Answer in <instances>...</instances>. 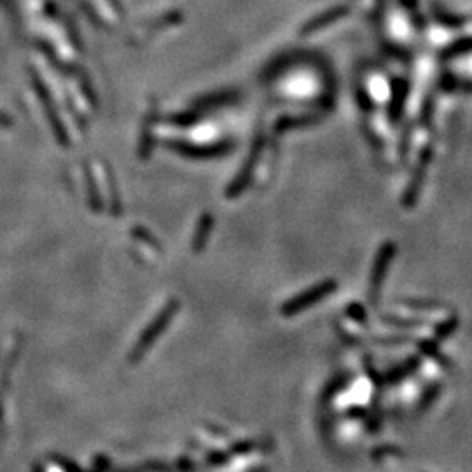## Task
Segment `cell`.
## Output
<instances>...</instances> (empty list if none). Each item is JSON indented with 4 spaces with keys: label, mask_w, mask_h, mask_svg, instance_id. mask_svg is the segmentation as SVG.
Returning a JSON list of instances; mask_svg holds the SVG:
<instances>
[{
    "label": "cell",
    "mask_w": 472,
    "mask_h": 472,
    "mask_svg": "<svg viewBox=\"0 0 472 472\" xmlns=\"http://www.w3.org/2000/svg\"><path fill=\"white\" fill-rule=\"evenodd\" d=\"M178 308H181L178 299H170L168 303H166V306L163 308L158 315H156V318L151 322V326L144 331V334L140 336V340L136 341L135 348H133L132 353H129V363L135 364L142 359L144 353L151 348L152 343H154V341L161 336L163 331H165L166 327H168V323L172 322L173 315L177 313Z\"/></svg>",
    "instance_id": "obj_1"
},
{
    "label": "cell",
    "mask_w": 472,
    "mask_h": 472,
    "mask_svg": "<svg viewBox=\"0 0 472 472\" xmlns=\"http://www.w3.org/2000/svg\"><path fill=\"white\" fill-rule=\"evenodd\" d=\"M333 289H334V281H326V284H322V285H318V287L311 289V291L306 292V294H301V296H298V298L292 299L289 304H285L284 313L291 315V313H296V311H299V310H304V308L310 306L313 301L322 299L323 296L329 294Z\"/></svg>",
    "instance_id": "obj_2"
},
{
    "label": "cell",
    "mask_w": 472,
    "mask_h": 472,
    "mask_svg": "<svg viewBox=\"0 0 472 472\" xmlns=\"http://www.w3.org/2000/svg\"><path fill=\"white\" fill-rule=\"evenodd\" d=\"M346 14H348V7H345V6L334 7V9L326 11L323 14H318V16H315L313 20L308 21L306 25H304V28L301 30V33H303V36H310V33H315V32H318V30L327 28V26L333 25L334 21L345 18Z\"/></svg>",
    "instance_id": "obj_3"
},
{
    "label": "cell",
    "mask_w": 472,
    "mask_h": 472,
    "mask_svg": "<svg viewBox=\"0 0 472 472\" xmlns=\"http://www.w3.org/2000/svg\"><path fill=\"white\" fill-rule=\"evenodd\" d=\"M173 151H177L178 154L188 156V158H214V156H220L226 154L227 152V146H214V147H196V146H188V144H170Z\"/></svg>",
    "instance_id": "obj_4"
},
{
    "label": "cell",
    "mask_w": 472,
    "mask_h": 472,
    "mask_svg": "<svg viewBox=\"0 0 472 472\" xmlns=\"http://www.w3.org/2000/svg\"><path fill=\"white\" fill-rule=\"evenodd\" d=\"M212 230V215L205 214L201 215L200 222H198V230H196V235H194V240H193V250L194 252H201L205 247V243H207L208 240V233H210Z\"/></svg>",
    "instance_id": "obj_5"
},
{
    "label": "cell",
    "mask_w": 472,
    "mask_h": 472,
    "mask_svg": "<svg viewBox=\"0 0 472 472\" xmlns=\"http://www.w3.org/2000/svg\"><path fill=\"white\" fill-rule=\"evenodd\" d=\"M132 235H135L136 240H140V242H144L146 245H149L152 250H156V252H159V250H161V245H159L158 240H156L154 236L149 233V231L144 230V227H140V226L133 227Z\"/></svg>",
    "instance_id": "obj_6"
},
{
    "label": "cell",
    "mask_w": 472,
    "mask_h": 472,
    "mask_svg": "<svg viewBox=\"0 0 472 472\" xmlns=\"http://www.w3.org/2000/svg\"><path fill=\"white\" fill-rule=\"evenodd\" d=\"M436 18L448 26H460L463 23V18L456 16V14L446 13V11L439 9V7H436Z\"/></svg>",
    "instance_id": "obj_7"
}]
</instances>
